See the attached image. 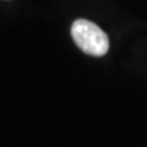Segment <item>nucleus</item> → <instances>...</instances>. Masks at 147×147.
Segmentation results:
<instances>
[{
    "label": "nucleus",
    "mask_w": 147,
    "mask_h": 147,
    "mask_svg": "<svg viewBox=\"0 0 147 147\" xmlns=\"http://www.w3.org/2000/svg\"><path fill=\"white\" fill-rule=\"evenodd\" d=\"M71 36L82 52L93 57H102L109 49V39L105 32L85 18L76 20L71 26Z\"/></svg>",
    "instance_id": "nucleus-1"
}]
</instances>
